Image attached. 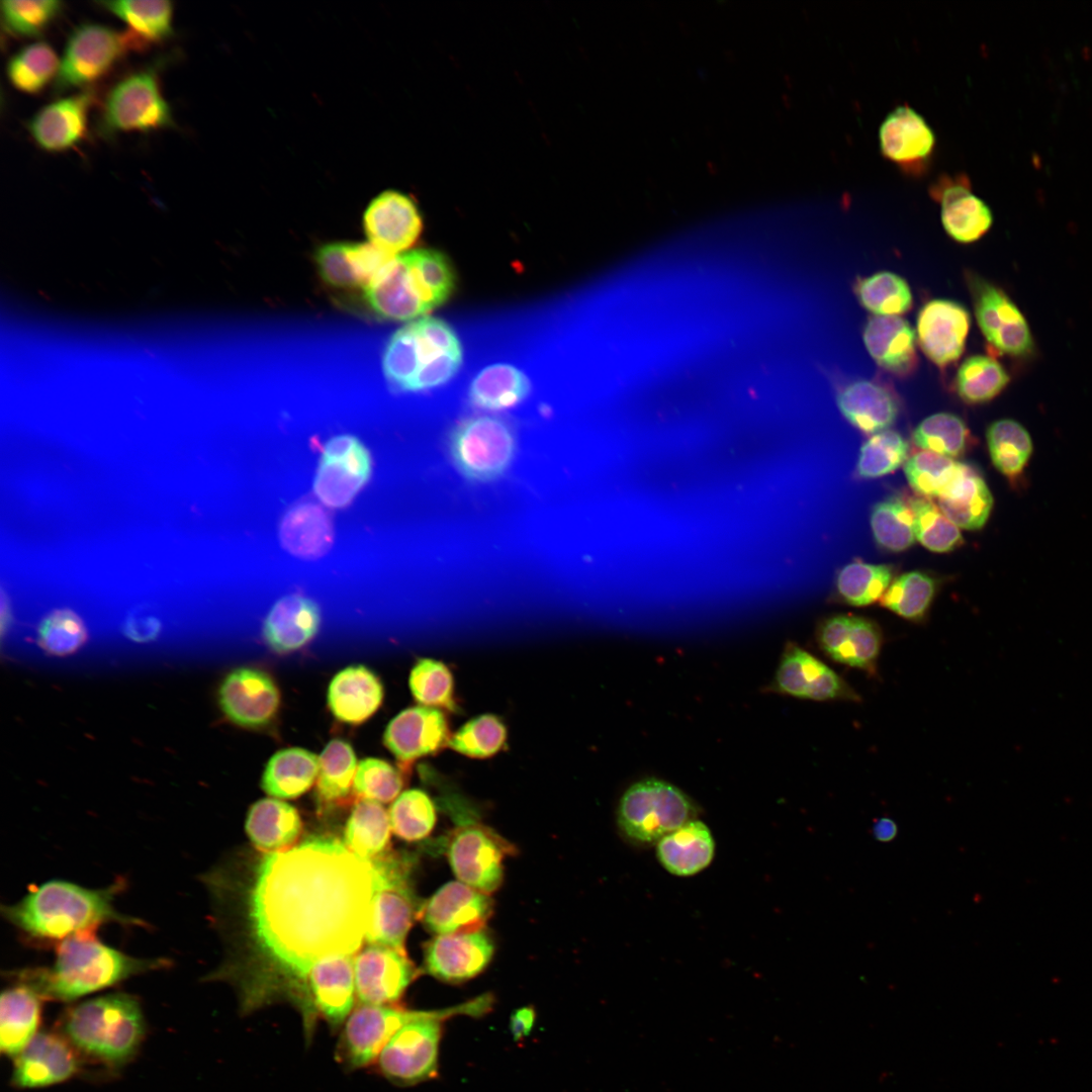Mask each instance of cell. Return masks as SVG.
Returning a JSON list of instances; mask_svg holds the SVG:
<instances>
[{
	"mask_svg": "<svg viewBox=\"0 0 1092 1092\" xmlns=\"http://www.w3.org/2000/svg\"><path fill=\"white\" fill-rule=\"evenodd\" d=\"M370 861L331 837H312L267 853L250 897V917L262 949L300 989L303 1024L310 1021L307 976L320 961L352 956L370 921Z\"/></svg>",
	"mask_w": 1092,
	"mask_h": 1092,
	"instance_id": "1",
	"label": "cell"
},
{
	"mask_svg": "<svg viewBox=\"0 0 1092 1092\" xmlns=\"http://www.w3.org/2000/svg\"><path fill=\"white\" fill-rule=\"evenodd\" d=\"M169 964L163 958L128 956L102 942L92 930L61 941L51 966L14 971L10 975L13 981L34 989L43 1000L72 1002Z\"/></svg>",
	"mask_w": 1092,
	"mask_h": 1092,
	"instance_id": "2",
	"label": "cell"
},
{
	"mask_svg": "<svg viewBox=\"0 0 1092 1092\" xmlns=\"http://www.w3.org/2000/svg\"><path fill=\"white\" fill-rule=\"evenodd\" d=\"M121 888L122 882L89 889L52 880L32 889L18 902L2 906V914L25 935L42 941H63L109 922L143 924L116 910L114 900Z\"/></svg>",
	"mask_w": 1092,
	"mask_h": 1092,
	"instance_id": "3",
	"label": "cell"
},
{
	"mask_svg": "<svg viewBox=\"0 0 1092 1092\" xmlns=\"http://www.w3.org/2000/svg\"><path fill=\"white\" fill-rule=\"evenodd\" d=\"M461 338L446 321L424 316L408 322L388 339L381 371L397 393H422L442 388L461 372Z\"/></svg>",
	"mask_w": 1092,
	"mask_h": 1092,
	"instance_id": "4",
	"label": "cell"
},
{
	"mask_svg": "<svg viewBox=\"0 0 1092 1092\" xmlns=\"http://www.w3.org/2000/svg\"><path fill=\"white\" fill-rule=\"evenodd\" d=\"M146 1020L138 998L126 993L94 997L72 1006L59 1031L82 1061L117 1072L138 1055L146 1037Z\"/></svg>",
	"mask_w": 1092,
	"mask_h": 1092,
	"instance_id": "5",
	"label": "cell"
},
{
	"mask_svg": "<svg viewBox=\"0 0 1092 1092\" xmlns=\"http://www.w3.org/2000/svg\"><path fill=\"white\" fill-rule=\"evenodd\" d=\"M456 277L439 251L419 249L397 255L363 290L373 315L383 321H415L445 303Z\"/></svg>",
	"mask_w": 1092,
	"mask_h": 1092,
	"instance_id": "6",
	"label": "cell"
},
{
	"mask_svg": "<svg viewBox=\"0 0 1092 1092\" xmlns=\"http://www.w3.org/2000/svg\"><path fill=\"white\" fill-rule=\"evenodd\" d=\"M492 998L481 995L453 1007L434 1010L432 1014L400 1027L383 1046L376 1062L379 1072L390 1082L408 1086L427 1081L438 1070L442 1021L467 1014L479 1016L490 1010Z\"/></svg>",
	"mask_w": 1092,
	"mask_h": 1092,
	"instance_id": "7",
	"label": "cell"
},
{
	"mask_svg": "<svg viewBox=\"0 0 1092 1092\" xmlns=\"http://www.w3.org/2000/svg\"><path fill=\"white\" fill-rule=\"evenodd\" d=\"M374 891L365 939L405 952L404 940L422 905L410 885L407 858L385 853L370 861Z\"/></svg>",
	"mask_w": 1092,
	"mask_h": 1092,
	"instance_id": "8",
	"label": "cell"
},
{
	"mask_svg": "<svg viewBox=\"0 0 1092 1092\" xmlns=\"http://www.w3.org/2000/svg\"><path fill=\"white\" fill-rule=\"evenodd\" d=\"M618 823L632 841L651 844L691 820L695 807L676 787L659 780L631 786L618 807Z\"/></svg>",
	"mask_w": 1092,
	"mask_h": 1092,
	"instance_id": "9",
	"label": "cell"
},
{
	"mask_svg": "<svg viewBox=\"0 0 1092 1092\" xmlns=\"http://www.w3.org/2000/svg\"><path fill=\"white\" fill-rule=\"evenodd\" d=\"M516 433L498 416L475 415L459 422L449 438L453 462L470 480L491 481L505 473L516 452Z\"/></svg>",
	"mask_w": 1092,
	"mask_h": 1092,
	"instance_id": "10",
	"label": "cell"
},
{
	"mask_svg": "<svg viewBox=\"0 0 1092 1092\" xmlns=\"http://www.w3.org/2000/svg\"><path fill=\"white\" fill-rule=\"evenodd\" d=\"M140 43L127 31L120 33L108 26L86 23L69 36L54 80V92L85 87L105 75L131 48Z\"/></svg>",
	"mask_w": 1092,
	"mask_h": 1092,
	"instance_id": "11",
	"label": "cell"
},
{
	"mask_svg": "<svg viewBox=\"0 0 1092 1092\" xmlns=\"http://www.w3.org/2000/svg\"><path fill=\"white\" fill-rule=\"evenodd\" d=\"M100 123L102 131L110 135L171 127V109L155 70L134 72L117 82L106 96Z\"/></svg>",
	"mask_w": 1092,
	"mask_h": 1092,
	"instance_id": "12",
	"label": "cell"
},
{
	"mask_svg": "<svg viewBox=\"0 0 1092 1092\" xmlns=\"http://www.w3.org/2000/svg\"><path fill=\"white\" fill-rule=\"evenodd\" d=\"M516 848L491 828L462 823L447 838L446 854L459 882L485 894L496 891L504 878V860Z\"/></svg>",
	"mask_w": 1092,
	"mask_h": 1092,
	"instance_id": "13",
	"label": "cell"
},
{
	"mask_svg": "<svg viewBox=\"0 0 1092 1092\" xmlns=\"http://www.w3.org/2000/svg\"><path fill=\"white\" fill-rule=\"evenodd\" d=\"M433 1011L360 1003L347 1017L338 1042L337 1058L348 1069L366 1067L377 1059L400 1027Z\"/></svg>",
	"mask_w": 1092,
	"mask_h": 1092,
	"instance_id": "14",
	"label": "cell"
},
{
	"mask_svg": "<svg viewBox=\"0 0 1092 1092\" xmlns=\"http://www.w3.org/2000/svg\"><path fill=\"white\" fill-rule=\"evenodd\" d=\"M372 459L365 444L356 436L343 434L329 439L315 472L313 490L330 508L348 506L367 483Z\"/></svg>",
	"mask_w": 1092,
	"mask_h": 1092,
	"instance_id": "15",
	"label": "cell"
},
{
	"mask_svg": "<svg viewBox=\"0 0 1092 1092\" xmlns=\"http://www.w3.org/2000/svg\"><path fill=\"white\" fill-rule=\"evenodd\" d=\"M978 325L998 352L1026 357L1033 352V338L1017 305L998 286L976 274L968 275Z\"/></svg>",
	"mask_w": 1092,
	"mask_h": 1092,
	"instance_id": "16",
	"label": "cell"
},
{
	"mask_svg": "<svg viewBox=\"0 0 1092 1092\" xmlns=\"http://www.w3.org/2000/svg\"><path fill=\"white\" fill-rule=\"evenodd\" d=\"M356 995L362 1004L394 1005L418 976L406 952L370 944L354 961Z\"/></svg>",
	"mask_w": 1092,
	"mask_h": 1092,
	"instance_id": "17",
	"label": "cell"
},
{
	"mask_svg": "<svg viewBox=\"0 0 1092 1092\" xmlns=\"http://www.w3.org/2000/svg\"><path fill=\"white\" fill-rule=\"evenodd\" d=\"M935 145L930 125L908 105L895 107L879 128L881 154L908 175L920 176L928 169Z\"/></svg>",
	"mask_w": 1092,
	"mask_h": 1092,
	"instance_id": "18",
	"label": "cell"
},
{
	"mask_svg": "<svg viewBox=\"0 0 1092 1092\" xmlns=\"http://www.w3.org/2000/svg\"><path fill=\"white\" fill-rule=\"evenodd\" d=\"M11 1083L42 1088L63 1083L82 1068V1059L60 1031H40L14 1059Z\"/></svg>",
	"mask_w": 1092,
	"mask_h": 1092,
	"instance_id": "19",
	"label": "cell"
},
{
	"mask_svg": "<svg viewBox=\"0 0 1092 1092\" xmlns=\"http://www.w3.org/2000/svg\"><path fill=\"white\" fill-rule=\"evenodd\" d=\"M774 687L782 694L814 701H859L834 670L794 643L787 645Z\"/></svg>",
	"mask_w": 1092,
	"mask_h": 1092,
	"instance_id": "20",
	"label": "cell"
},
{
	"mask_svg": "<svg viewBox=\"0 0 1092 1092\" xmlns=\"http://www.w3.org/2000/svg\"><path fill=\"white\" fill-rule=\"evenodd\" d=\"M492 909L488 894L462 882H449L422 905L419 918L438 935L469 933L484 929Z\"/></svg>",
	"mask_w": 1092,
	"mask_h": 1092,
	"instance_id": "21",
	"label": "cell"
},
{
	"mask_svg": "<svg viewBox=\"0 0 1092 1092\" xmlns=\"http://www.w3.org/2000/svg\"><path fill=\"white\" fill-rule=\"evenodd\" d=\"M219 707L233 723L246 728L267 725L276 715L280 693L265 672L241 667L230 672L218 691Z\"/></svg>",
	"mask_w": 1092,
	"mask_h": 1092,
	"instance_id": "22",
	"label": "cell"
},
{
	"mask_svg": "<svg viewBox=\"0 0 1092 1092\" xmlns=\"http://www.w3.org/2000/svg\"><path fill=\"white\" fill-rule=\"evenodd\" d=\"M369 243L392 255L413 246L423 230L420 210L408 195L396 190L378 194L363 215Z\"/></svg>",
	"mask_w": 1092,
	"mask_h": 1092,
	"instance_id": "23",
	"label": "cell"
},
{
	"mask_svg": "<svg viewBox=\"0 0 1092 1092\" xmlns=\"http://www.w3.org/2000/svg\"><path fill=\"white\" fill-rule=\"evenodd\" d=\"M817 642L833 661L876 673L883 635L875 622L851 615L827 618L818 628Z\"/></svg>",
	"mask_w": 1092,
	"mask_h": 1092,
	"instance_id": "24",
	"label": "cell"
},
{
	"mask_svg": "<svg viewBox=\"0 0 1092 1092\" xmlns=\"http://www.w3.org/2000/svg\"><path fill=\"white\" fill-rule=\"evenodd\" d=\"M970 324V312L959 302L929 300L917 316L919 346L932 363L945 368L962 356Z\"/></svg>",
	"mask_w": 1092,
	"mask_h": 1092,
	"instance_id": "25",
	"label": "cell"
},
{
	"mask_svg": "<svg viewBox=\"0 0 1092 1092\" xmlns=\"http://www.w3.org/2000/svg\"><path fill=\"white\" fill-rule=\"evenodd\" d=\"M494 944L483 930L440 934L425 946V968L433 977L461 983L481 973L491 961Z\"/></svg>",
	"mask_w": 1092,
	"mask_h": 1092,
	"instance_id": "26",
	"label": "cell"
},
{
	"mask_svg": "<svg viewBox=\"0 0 1092 1092\" xmlns=\"http://www.w3.org/2000/svg\"><path fill=\"white\" fill-rule=\"evenodd\" d=\"M353 962L352 956H336L311 968L306 985L313 1028L322 1017L337 1029L351 1013L356 995Z\"/></svg>",
	"mask_w": 1092,
	"mask_h": 1092,
	"instance_id": "27",
	"label": "cell"
},
{
	"mask_svg": "<svg viewBox=\"0 0 1092 1092\" xmlns=\"http://www.w3.org/2000/svg\"><path fill=\"white\" fill-rule=\"evenodd\" d=\"M396 256L371 243H331L316 250L314 260L321 278L329 286L363 291Z\"/></svg>",
	"mask_w": 1092,
	"mask_h": 1092,
	"instance_id": "28",
	"label": "cell"
},
{
	"mask_svg": "<svg viewBox=\"0 0 1092 1092\" xmlns=\"http://www.w3.org/2000/svg\"><path fill=\"white\" fill-rule=\"evenodd\" d=\"M450 737L448 720L440 709L416 706L389 722L383 742L396 758L412 761L448 746Z\"/></svg>",
	"mask_w": 1092,
	"mask_h": 1092,
	"instance_id": "29",
	"label": "cell"
},
{
	"mask_svg": "<svg viewBox=\"0 0 1092 1092\" xmlns=\"http://www.w3.org/2000/svg\"><path fill=\"white\" fill-rule=\"evenodd\" d=\"M930 195L940 203L942 226L954 241L973 243L990 230L992 211L983 199L972 192L968 178L940 177L931 185Z\"/></svg>",
	"mask_w": 1092,
	"mask_h": 1092,
	"instance_id": "30",
	"label": "cell"
},
{
	"mask_svg": "<svg viewBox=\"0 0 1092 1092\" xmlns=\"http://www.w3.org/2000/svg\"><path fill=\"white\" fill-rule=\"evenodd\" d=\"M532 389L533 379L520 364L495 360L470 376L466 396L472 407L496 413L522 403Z\"/></svg>",
	"mask_w": 1092,
	"mask_h": 1092,
	"instance_id": "31",
	"label": "cell"
},
{
	"mask_svg": "<svg viewBox=\"0 0 1092 1092\" xmlns=\"http://www.w3.org/2000/svg\"><path fill=\"white\" fill-rule=\"evenodd\" d=\"M93 92L86 90L43 106L28 122L34 142L43 150L61 152L81 142Z\"/></svg>",
	"mask_w": 1092,
	"mask_h": 1092,
	"instance_id": "32",
	"label": "cell"
},
{
	"mask_svg": "<svg viewBox=\"0 0 1092 1092\" xmlns=\"http://www.w3.org/2000/svg\"><path fill=\"white\" fill-rule=\"evenodd\" d=\"M321 625L317 604L301 595H288L278 600L269 611L263 625L268 646L277 653H289L305 646L316 635Z\"/></svg>",
	"mask_w": 1092,
	"mask_h": 1092,
	"instance_id": "33",
	"label": "cell"
},
{
	"mask_svg": "<svg viewBox=\"0 0 1092 1092\" xmlns=\"http://www.w3.org/2000/svg\"><path fill=\"white\" fill-rule=\"evenodd\" d=\"M862 339L869 354L883 369L900 377L915 370L916 335L905 318L874 315L863 329Z\"/></svg>",
	"mask_w": 1092,
	"mask_h": 1092,
	"instance_id": "34",
	"label": "cell"
},
{
	"mask_svg": "<svg viewBox=\"0 0 1092 1092\" xmlns=\"http://www.w3.org/2000/svg\"><path fill=\"white\" fill-rule=\"evenodd\" d=\"M382 700L381 680L363 665H352L339 671L328 690V705L332 714L348 724H360L369 719Z\"/></svg>",
	"mask_w": 1092,
	"mask_h": 1092,
	"instance_id": "35",
	"label": "cell"
},
{
	"mask_svg": "<svg viewBox=\"0 0 1092 1092\" xmlns=\"http://www.w3.org/2000/svg\"><path fill=\"white\" fill-rule=\"evenodd\" d=\"M935 499L952 523L969 531L984 527L994 503L983 476L971 465L960 462L953 478Z\"/></svg>",
	"mask_w": 1092,
	"mask_h": 1092,
	"instance_id": "36",
	"label": "cell"
},
{
	"mask_svg": "<svg viewBox=\"0 0 1092 1092\" xmlns=\"http://www.w3.org/2000/svg\"><path fill=\"white\" fill-rule=\"evenodd\" d=\"M43 998L30 986L14 981L0 999V1050L15 1058L39 1032Z\"/></svg>",
	"mask_w": 1092,
	"mask_h": 1092,
	"instance_id": "37",
	"label": "cell"
},
{
	"mask_svg": "<svg viewBox=\"0 0 1092 1092\" xmlns=\"http://www.w3.org/2000/svg\"><path fill=\"white\" fill-rule=\"evenodd\" d=\"M836 402L842 416L867 434L888 430L898 415L895 396L871 380H856L845 385L838 392Z\"/></svg>",
	"mask_w": 1092,
	"mask_h": 1092,
	"instance_id": "38",
	"label": "cell"
},
{
	"mask_svg": "<svg viewBox=\"0 0 1092 1092\" xmlns=\"http://www.w3.org/2000/svg\"><path fill=\"white\" fill-rule=\"evenodd\" d=\"M301 826L296 809L276 799H262L253 804L246 820V831L251 841L258 849L268 853L290 849L300 834Z\"/></svg>",
	"mask_w": 1092,
	"mask_h": 1092,
	"instance_id": "39",
	"label": "cell"
},
{
	"mask_svg": "<svg viewBox=\"0 0 1092 1092\" xmlns=\"http://www.w3.org/2000/svg\"><path fill=\"white\" fill-rule=\"evenodd\" d=\"M715 843L703 822L691 820L657 842L661 864L676 876H691L704 870L713 859Z\"/></svg>",
	"mask_w": 1092,
	"mask_h": 1092,
	"instance_id": "40",
	"label": "cell"
},
{
	"mask_svg": "<svg viewBox=\"0 0 1092 1092\" xmlns=\"http://www.w3.org/2000/svg\"><path fill=\"white\" fill-rule=\"evenodd\" d=\"M279 537L290 553L301 558H316L331 547L333 526L330 517L320 506L301 503L284 515Z\"/></svg>",
	"mask_w": 1092,
	"mask_h": 1092,
	"instance_id": "41",
	"label": "cell"
},
{
	"mask_svg": "<svg viewBox=\"0 0 1092 1092\" xmlns=\"http://www.w3.org/2000/svg\"><path fill=\"white\" fill-rule=\"evenodd\" d=\"M317 772L318 757L303 748H287L269 759L261 786L272 797L293 799L309 790Z\"/></svg>",
	"mask_w": 1092,
	"mask_h": 1092,
	"instance_id": "42",
	"label": "cell"
},
{
	"mask_svg": "<svg viewBox=\"0 0 1092 1092\" xmlns=\"http://www.w3.org/2000/svg\"><path fill=\"white\" fill-rule=\"evenodd\" d=\"M390 827L384 808L363 799L355 805L347 822L345 845L358 857L371 861L386 853Z\"/></svg>",
	"mask_w": 1092,
	"mask_h": 1092,
	"instance_id": "43",
	"label": "cell"
},
{
	"mask_svg": "<svg viewBox=\"0 0 1092 1092\" xmlns=\"http://www.w3.org/2000/svg\"><path fill=\"white\" fill-rule=\"evenodd\" d=\"M98 4L125 23L140 46L161 41L173 33L170 1L118 0L99 1Z\"/></svg>",
	"mask_w": 1092,
	"mask_h": 1092,
	"instance_id": "44",
	"label": "cell"
},
{
	"mask_svg": "<svg viewBox=\"0 0 1092 1092\" xmlns=\"http://www.w3.org/2000/svg\"><path fill=\"white\" fill-rule=\"evenodd\" d=\"M986 439L995 468L1009 480L1018 479L1033 451L1027 430L1014 420L1002 419L988 427Z\"/></svg>",
	"mask_w": 1092,
	"mask_h": 1092,
	"instance_id": "45",
	"label": "cell"
},
{
	"mask_svg": "<svg viewBox=\"0 0 1092 1092\" xmlns=\"http://www.w3.org/2000/svg\"><path fill=\"white\" fill-rule=\"evenodd\" d=\"M1009 381V374L995 358L973 355L959 367L954 388L965 402L979 404L996 397Z\"/></svg>",
	"mask_w": 1092,
	"mask_h": 1092,
	"instance_id": "46",
	"label": "cell"
},
{
	"mask_svg": "<svg viewBox=\"0 0 1092 1092\" xmlns=\"http://www.w3.org/2000/svg\"><path fill=\"white\" fill-rule=\"evenodd\" d=\"M859 303L876 315L899 316L912 306V293L900 275L881 271L859 278L854 284Z\"/></svg>",
	"mask_w": 1092,
	"mask_h": 1092,
	"instance_id": "47",
	"label": "cell"
},
{
	"mask_svg": "<svg viewBox=\"0 0 1092 1092\" xmlns=\"http://www.w3.org/2000/svg\"><path fill=\"white\" fill-rule=\"evenodd\" d=\"M357 760L352 746L342 740L330 741L318 757L316 789L321 800H344L354 786Z\"/></svg>",
	"mask_w": 1092,
	"mask_h": 1092,
	"instance_id": "48",
	"label": "cell"
},
{
	"mask_svg": "<svg viewBox=\"0 0 1092 1092\" xmlns=\"http://www.w3.org/2000/svg\"><path fill=\"white\" fill-rule=\"evenodd\" d=\"M893 578L888 564L852 562L837 574L836 592L842 602L854 606H869L883 597Z\"/></svg>",
	"mask_w": 1092,
	"mask_h": 1092,
	"instance_id": "49",
	"label": "cell"
},
{
	"mask_svg": "<svg viewBox=\"0 0 1092 1092\" xmlns=\"http://www.w3.org/2000/svg\"><path fill=\"white\" fill-rule=\"evenodd\" d=\"M60 61L47 42L30 43L16 54L7 63V77L10 83L24 93H37L50 80L56 78Z\"/></svg>",
	"mask_w": 1092,
	"mask_h": 1092,
	"instance_id": "50",
	"label": "cell"
},
{
	"mask_svg": "<svg viewBox=\"0 0 1092 1092\" xmlns=\"http://www.w3.org/2000/svg\"><path fill=\"white\" fill-rule=\"evenodd\" d=\"M935 580L921 571H910L894 579L880 600L881 605L910 621H921L935 596Z\"/></svg>",
	"mask_w": 1092,
	"mask_h": 1092,
	"instance_id": "51",
	"label": "cell"
},
{
	"mask_svg": "<svg viewBox=\"0 0 1092 1092\" xmlns=\"http://www.w3.org/2000/svg\"><path fill=\"white\" fill-rule=\"evenodd\" d=\"M871 528L876 542L885 550L901 552L916 540L913 514L902 498L892 496L873 508Z\"/></svg>",
	"mask_w": 1092,
	"mask_h": 1092,
	"instance_id": "52",
	"label": "cell"
},
{
	"mask_svg": "<svg viewBox=\"0 0 1092 1092\" xmlns=\"http://www.w3.org/2000/svg\"><path fill=\"white\" fill-rule=\"evenodd\" d=\"M913 514L915 539L926 549L945 553L963 543L960 528L930 498L915 496L908 500Z\"/></svg>",
	"mask_w": 1092,
	"mask_h": 1092,
	"instance_id": "53",
	"label": "cell"
},
{
	"mask_svg": "<svg viewBox=\"0 0 1092 1092\" xmlns=\"http://www.w3.org/2000/svg\"><path fill=\"white\" fill-rule=\"evenodd\" d=\"M912 438L921 450L953 459L966 451L970 433L965 422L958 416L937 413L922 420L915 428Z\"/></svg>",
	"mask_w": 1092,
	"mask_h": 1092,
	"instance_id": "54",
	"label": "cell"
},
{
	"mask_svg": "<svg viewBox=\"0 0 1092 1092\" xmlns=\"http://www.w3.org/2000/svg\"><path fill=\"white\" fill-rule=\"evenodd\" d=\"M408 686L419 704L456 711L454 677L444 662L432 658L420 659L411 670Z\"/></svg>",
	"mask_w": 1092,
	"mask_h": 1092,
	"instance_id": "55",
	"label": "cell"
},
{
	"mask_svg": "<svg viewBox=\"0 0 1092 1092\" xmlns=\"http://www.w3.org/2000/svg\"><path fill=\"white\" fill-rule=\"evenodd\" d=\"M508 737L504 721L493 714L476 716L451 734L448 746L471 758H488L502 750Z\"/></svg>",
	"mask_w": 1092,
	"mask_h": 1092,
	"instance_id": "56",
	"label": "cell"
},
{
	"mask_svg": "<svg viewBox=\"0 0 1092 1092\" xmlns=\"http://www.w3.org/2000/svg\"><path fill=\"white\" fill-rule=\"evenodd\" d=\"M393 832L405 841H419L435 827L436 807L427 793L412 789L401 793L389 810Z\"/></svg>",
	"mask_w": 1092,
	"mask_h": 1092,
	"instance_id": "57",
	"label": "cell"
},
{
	"mask_svg": "<svg viewBox=\"0 0 1092 1092\" xmlns=\"http://www.w3.org/2000/svg\"><path fill=\"white\" fill-rule=\"evenodd\" d=\"M908 443L894 430L873 434L861 446L856 464L862 478H878L895 471L908 458Z\"/></svg>",
	"mask_w": 1092,
	"mask_h": 1092,
	"instance_id": "58",
	"label": "cell"
},
{
	"mask_svg": "<svg viewBox=\"0 0 1092 1092\" xmlns=\"http://www.w3.org/2000/svg\"><path fill=\"white\" fill-rule=\"evenodd\" d=\"M959 462L930 451L919 450L904 463L911 488L919 495L936 498L953 478Z\"/></svg>",
	"mask_w": 1092,
	"mask_h": 1092,
	"instance_id": "59",
	"label": "cell"
},
{
	"mask_svg": "<svg viewBox=\"0 0 1092 1092\" xmlns=\"http://www.w3.org/2000/svg\"><path fill=\"white\" fill-rule=\"evenodd\" d=\"M2 20L8 31L19 36H37L62 11L58 0H4Z\"/></svg>",
	"mask_w": 1092,
	"mask_h": 1092,
	"instance_id": "60",
	"label": "cell"
},
{
	"mask_svg": "<svg viewBox=\"0 0 1092 1092\" xmlns=\"http://www.w3.org/2000/svg\"><path fill=\"white\" fill-rule=\"evenodd\" d=\"M87 638L80 617L71 610H56L47 616L38 629L40 647L52 655H68L79 649Z\"/></svg>",
	"mask_w": 1092,
	"mask_h": 1092,
	"instance_id": "61",
	"label": "cell"
},
{
	"mask_svg": "<svg viewBox=\"0 0 1092 1092\" xmlns=\"http://www.w3.org/2000/svg\"><path fill=\"white\" fill-rule=\"evenodd\" d=\"M353 787L366 800L388 803L398 797L403 779L390 763L369 757L358 764Z\"/></svg>",
	"mask_w": 1092,
	"mask_h": 1092,
	"instance_id": "62",
	"label": "cell"
},
{
	"mask_svg": "<svg viewBox=\"0 0 1092 1092\" xmlns=\"http://www.w3.org/2000/svg\"><path fill=\"white\" fill-rule=\"evenodd\" d=\"M535 1022V1010L532 1006H525L516 1010L510 1019V1029L516 1041H520L529 1035Z\"/></svg>",
	"mask_w": 1092,
	"mask_h": 1092,
	"instance_id": "63",
	"label": "cell"
},
{
	"mask_svg": "<svg viewBox=\"0 0 1092 1092\" xmlns=\"http://www.w3.org/2000/svg\"><path fill=\"white\" fill-rule=\"evenodd\" d=\"M897 824L891 818L882 817L874 822L873 835L878 841L890 842L897 836Z\"/></svg>",
	"mask_w": 1092,
	"mask_h": 1092,
	"instance_id": "64",
	"label": "cell"
}]
</instances>
